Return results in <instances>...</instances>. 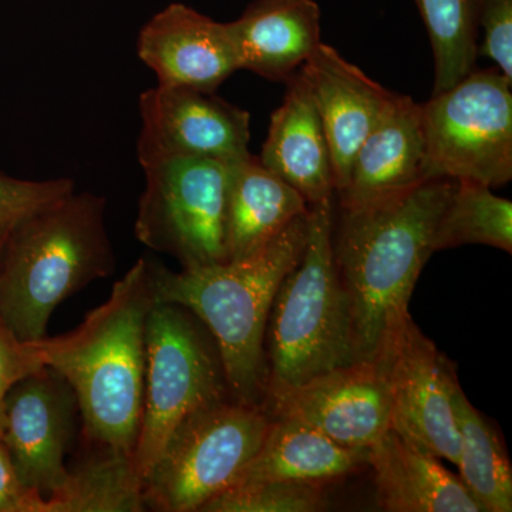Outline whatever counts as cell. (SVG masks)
Segmentation results:
<instances>
[{
    "mask_svg": "<svg viewBox=\"0 0 512 512\" xmlns=\"http://www.w3.org/2000/svg\"><path fill=\"white\" fill-rule=\"evenodd\" d=\"M74 192L70 178L30 181L0 171V232H8L60 198Z\"/></svg>",
    "mask_w": 512,
    "mask_h": 512,
    "instance_id": "27",
    "label": "cell"
},
{
    "mask_svg": "<svg viewBox=\"0 0 512 512\" xmlns=\"http://www.w3.org/2000/svg\"><path fill=\"white\" fill-rule=\"evenodd\" d=\"M308 212L261 251L239 261L180 272L153 262L156 301L183 306L207 326L229 394L239 402L262 404L264 399L269 313L279 286L302 258Z\"/></svg>",
    "mask_w": 512,
    "mask_h": 512,
    "instance_id": "3",
    "label": "cell"
},
{
    "mask_svg": "<svg viewBox=\"0 0 512 512\" xmlns=\"http://www.w3.org/2000/svg\"><path fill=\"white\" fill-rule=\"evenodd\" d=\"M146 384L134 466L146 481L177 427L229 394L217 346L197 318L175 303H154L147 319Z\"/></svg>",
    "mask_w": 512,
    "mask_h": 512,
    "instance_id": "7",
    "label": "cell"
},
{
    "mask_svg": "<svg viewBox=\"0 0 512 512\" xmlns=\"http://www.w3.org/2000/svg\"><path fill=\"white\" fill-rule=\"evenodd\" d=\"M490 245L512 252V202L487 185L460 180L451 192L434 235V249Z\"/></svg>",
    "mask_w": 512,
    "mask_h": 512,
    "instance_id": "24",
    "label": "cell"
},
{
    "mask_svg": "<svg viewBox=\"0 0 512 512\" xmlns=\"http://www.w3.org/2000/svg\"><path fill=\"white\" fill-rule=\"evenodd\" d=\"M299 73L308 83L325 130L333 183L340 192L348 184L357 151L396 93L384 89L323 42Z\"/></svg>",
    "mask_w": 512,
    "mask_h": 512,
    "instance_id": "15",
    "label": "cell"
},
{
    "mask_svg": "<svg viewBox=\"0 0 512 512\" xmlns=\"http://www.w3.org/2000/svg\"><path fill=\"white\" fill-rule=\"evenodd\" d=\"M40 495L30 493L20 483L8 447L2 437L0 421V512H36Z\"/></svg>",
    "mask_w": 512,
    "mask_h": 512,
    "instance_id": "30",
    "label": "cell"
},
{
    "mask_svg": "<svg viewBox=\"0 0 512 512\" xmlns=\"http://www.w3.org/2000/svg\"><path fill=\"white\" fill-rule=\"evenodd\" d=\"M143 490L133 456L100 448L96 456L70 470L56 494L40 498L36 512L147 511Z\"/></svg>",
    "mask_w": 512,
    "mask_h": 512,
    "instance_id": "23",
    "label": "cell"
},
{
    "mask_svg": "<svg viewBox=\"0 0 512 512\" xmlns=\"http://www.w3.org/2000/svg\"><path fill=\"white\" fill-rule=\"evenodd\" d=\"M369 448L342 446L301 421L272 417L258 453L237 483H329L367 466ZM232 487V485H231Z\"/></svg>",
    "mask_w": 512,
    "mask_h": 512,
    "instance_id": "21",
    "label": "cell"
},
{
    "mask_svg": "<svg viewBox=\"0 0 512 512\" xmlns=\"http://www.w3.org/2000/svg\"><path fill=\"white\" fill-rule=\"evenodd\" d=\"M333 224V198L309 205L302 258L279 286L266 326V400L359 360L333 258Z\"/></svg>",
    "mask_w": 512,
    "mask_h": 512,
    "instance_id": "5",
    "label": "cell"
},
{
    "mask_svg": "<svg viewBox=\"0 0 512 512\" xmlns=\"http://www.w3.org/2000/svg\"><path fill=\"white\" fill-rule=\"evenodd\" d=\"M308 211V202L302 195L268 170L259 157L249 153L228 164L227 262L261 251Z\"/></svg>",
    "mask_w": 512,
    "mask_h": 512,
    "instance_id": "20",
    "label": "cell"
},
{
    "mask_svg": "<svg viewBox=\"0 0 512 512\" xmlns=\"http://www.w3.org/2000/svg\"><path fill=\"white\" fill-rule=\"evenodd\" d=\"M43 366L45 363L37 342L28 343L16 339L0 323V421H2L3 404L10 389L23 377L36 372Z\"/></svg>",
    "mask_w": 512,
    "mask_h": 512,
    "instance_id": "29",
    "label": "cell"
},
{
    "mask_svg": "<svg viewBox=\"0 0 512 512\" xmlns=\"http://www.w3.org/2000/svg\"><path fill=\"white\" fill-rule=\"evenodd\" d=\"M386 370L389 429L414 446L458 464L453 409L456 369L407 316L375 357Z\"/></svg>",
    "mask_w": 512,
    "mask_h": 512,
    "instance_id": "10",
    "label": "cell"
},
{
    "mask_svg": "<svg viewBox=\"0 0 512 512\" xmlns=\"http://www.w3.org/2000/svg\"><path fill=\"white\" fill-rule=\"evenodd\" d=\"M156 303L153 262L138 259L79 328L39 340L43 363L72 387L86 439L134 456L146 384L147 319Z\"/></svg>",
    "mask_w": 512,
    "mask_h": 512,
    "instance_id": "2",
    "label": "cell"
},
{
    "mask_svg": "<svg viewBox=\"0 0 512 512\" xmlns=\"http://www.w3.org/2000/svg\"><path fill=\"white\" fill-rule=\"evenodd\" d=\"M228 25L239 70L274 82H288L322 43L315 0H255Z\"/></svg>",
    "mask_w": 512,
    "mask_h": 512,
    "instance_id": "18",
    "label": "cell"
},
{
    "mask_svg": "<svg viewBox=\"0 0 512 512\" xmlns=\"http://www.w3.org/2000/svg\"><path fill=\"white\" fill-rule=\"evenodd\" d=\"M137 53L158 84L215 93L239 62L228 23L215 22L183 3H171L138 35Z\"/></svg>",
    "mask_w": 512,
    "mask_h": 512,
    "instance_id": "14",
    "label": "cell"
},
{
    "mask_svg": "<svg viewBox=\"0 0 512 512\" xmlns=\"http://www.w3.org/2000/svg\"><path fill=\"white\" fill-rule=\"evenodd\" d=\"M480 28L484 37L477 46V55L493 60L512 83V0H481Z\"/></svg>",
    "mask_w": 512,
    "mask_h": 512,
    "instance_id": "28",
    "label": "cell"
},
{
    "mask_svg": "<svg viewBox=\"0 0 512 512\" xmlns=\"http://www.w3.org/2000/svg\"><path fill=\"white\" fill-rule=\"evenodd\" d=\"M79 413L72 387L43 366L10 389L3 404L2 437L20 483L43 500L66 484V454Z\"/></svg>",
    "mask_w": 512,
    "mask_h": 512,
    "instance_id": "11",
    "label": "cell"
},
{
    "mask_svg": "<svg viewBox=\"0 0 512 512\" xmlns=\"http://www.w3.org/2000/svg\"><path fill=\"white\" fill-rule=\"evenodd\" d=\"M140 164L164 157L231 164L249 154V114L214 93L158 84L140 96Z\"/></svg>",
    "mask_w": 512,
    "mask_h": 512,
    "instance_id": "12",
    "label": "cell"
},
{
    "mask_svg": "<svg viewBox=\"0 0 512 512\" xmlns=\"http://www.w3.org/2000/svg\"><path fill=\"white\" fill-rule=\"evenodd\" d=\"M266 402L272 417L301 421L346 447L370 448L389 430L386 370L379 359L329 370Z\"/></svg>",
    "mask_w": 512,
    "mask_h": 512,
    "instance_id": "13",
    "label": "cell"
},
{
    "mask_svg": "<svg viewBox=\"0 0 512 512\" xmlns=\"http://www.w3.org/2000/svg\"><path fill=\"white\" fill-rule=\"evenodd\" d=\"M106 204L74 191L10 229L0 252V323L16 339H45L57 306L113 274Z\"/></svg>",
    "mask_w": 512,
    "mask_h": 512,
    "instance_id": "4",
    "label": "cell"
},
{
    "mask_svg": "<svg viewBox=\"0 0 512 512\" xmlns=\"http://www.w3.org/2000/svg\"><path fill=\"white\" fill-rule=\"evenodd\" d=\"M367 466L375 471L376 497L389 512H481L461 478L430 451L393 430L369 448Z\"/></svg>",
    "mask_w": 512,
    "mask_h": 512,
    "instance_id": "19",
    "label": "cell"
},
{
    "mask_svg": "<svg viewBox=\"0 0 512 512\" xmlns=\"http://www.w3.org/2000/svg\"><path fill=\"white\" fill-rule=\"evenodd\" d=\"M456 180L430 178L377 200L340 207L333 258L348 299L359 360H373L410 316L414 286L434 249Z\"/></svg>",
    "mask_w": 512,
    "mask_h": 512,
    "instance_id": "1",
    "label": "cell"
},
{
    "mask_svg": "<svg viewBox=\"0 0 512 512\" xmlns=\"http://www.w3.org/2000/svg\"><path fill=\"white\" fill-rule=\"evenodd\" d=\"M271 420L264 404L232 396L195 410L174 431L144 481L146 510L200 512L237 483Z\"/></svg>",
    "mask_w": 512,
    "mask_h": 512,
    "instance_id": "6",
    "label": "cell"
},
{
    "mask_svg": "<svg viewBox=\"0 0 512 512\" xmlns=\"http://www.w3.org/2000/svg\"><path fill=\"white\" fill-rule=\"evenodd\" d=\"M141 167L146 188L134 225L138 241L173 256L183 269L227 262L228 164L210 158L164 157Z\"/></svg>",
    "mask_w": 512,
    "mask_h": 512,
    "instance_id": "9",
    "label": "cell"
},
{
    "mask_svg": "<svg viewBox=\"0 0 512 512\" xmlns=\"http://www.w3.org/2000/svg\"><path fill=\"white\" fill-rule=\"evenodd\" d=\"M286 83L288 92L272 114L259 160L308 205L318 204L335 194L328 140L302 74H293Z\"/></svg>",
    "mask_w": 512,
    "mask_h": 512,
    "instance_id": "17",
    "label": "cell"
},
{
    "mask_svg": "<svg viewBox=\"0 0 512 512\" xmlns=\"http://www.w3.org/2000/svg\"><path fill=\"white\" fill-rule=\"evenodd\" d=\"M433 47V94L476 69L481 0H414Z\"/></svg>",
    "mask_w": 512,
    "mask_h": 512,
    "instance_id": "25",
    "label": "cell"
},
{
    "mask_svg": "<svg viewBox=\"0 0 512 512\" xmlns=\"http://www.w3.org/2000/svg\"><path fill=\"white\" fill-rule=\"evenodd\" d=\"M325 484L306 481H254L234 484L200 512H316L325 510Z\"/></svg>",
    "mask_w": 512,
    "mask_h": 512,
    "instance_id": "26",
    "label": "cell"
},
{
    "mask_svg": "<svg viewBox=\"0 0 512 512\" xmlns=\"http://www.w3.org/2000/svg\"><path fill=\"white\" fill-rule=\"evenodd\" d=\"M8 232H0V252H2L3 244H5L6 237H8Z\"/></svg>",
    "mask_w": 512,
    "mask_h": 512,
    "instance_id": "31",
    "label": "cell"
},
{
    "mask_svg": "<svg viewBox=\"0 0 512 512\" xmlns=\"http://www.w3.org/2000/svg\"><path fill=\"white\" fill-rule=\"evenodd\" d=\"M453 409L460 434L458 468L463 484L481 512L512 511V468L497 430L456 384Z\"/></svg>",
    "mask_w": 512,
    "mask_h": 512,
    "instance_id": "22",
    "label": "cell"
},
{
    "mask_svg": "<svg viewBox=\"0 0 512 512\" xmlns=\"http://www.w3.org/2000/svg\"><path fill=\"white\" fill-rule=\"evenodd\" d=\"M424 178V134L421 104L394 94L382 117L365 138L338 192L340 207L377 200L407 190Z\"/></svg>",
    "mask_w": 512,
    "mask_h": 512,
    "instance_id": "16",
    "label": "cell"
},
{
    "mask_svg": "<svg viewBox=\"0 0 512 512\" xmlns=\"http://www.w3.org/2000/svg\"><path fill=\"white\" fill-rule=\"evenodd\" d=\"M512 83L480 70L421 104L424 178L501 187L512 178Z\"/></svg>",
    "mask_w": 512,
    "mask_h": 512,
    "instance_id": "8",
    "label": "cell"
}]
</instances>
